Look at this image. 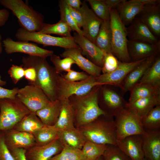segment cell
<instances>
[{"label": "cell", "instance_id": "cell-1", "mask_svg": "<svg viewBox=\"0 0 160 160\" xmlns=\"http://www.w3.org/2000/svg\"><path fill=\"white\" fill-rule=\"evenodd\" d=\"M46 58L30 56L23 57L22 65L24 68L32 67L35 68L36 80L30 85L41 89L50 101H53L57 99V80L59 74L49 64Z\"/></svg>", "mask_w": 160, "mask_h": 160}, {"label": "cell", "instance_id": "cell-2", "mask_svg": "<svg viewBox=\"0 0 160 160\" xmlns=\"http://www.w3.org/2000/svg\"><path fill=\"white\" fill-rule=\"evenodd\" d=\"M101 86L94 87L86 95H73L69 98L74 109V120L77 127L91 122L101 116L107 115L99 105Z\"/></svg>", "mask_w": 160, "mask_h": 160}, {"label": "cell", "instance_id": "cell-3", "mask_svg": "<svg viewBox=\"0 0 160 160\" xmlns=\"http://www.w3.org/2000/svg\"><path fill=\"white\" fill-rule=\"evenodd\" d=\"M114 117L105 115L87 124L77 127L88 140L99 144L117 145L116 127Z\"/></svg>", "mask_w": 160, "mask_h": 160}, {"label": "cell", "instance_id": "cell-4", "mask_svg": "<svg viewBox=\"0 0 160 160\" xmlns=\"http://www.w3.org/2000/svg\"><path fill=\"white\" fill-rule=\"evenodd\" d=\"M0 4L11 10L18 19L21 27L30 32H39L44 24L40 13L22 0H0Z\"/></svg>", "mask_w": 160, "mask_h": 160}, {"label": "cell", "instance_id": "cell-5", "mask_svg": "<svg viewBox=\"0 0 160 160\" xmlns=\"http://www.w3.org/2000/svg\"><path fill=\"white\" fill-rule=\"evenodd\" d=\"M112 54L120 61H131L127 50L126 27L120 19L115 8L110 10Z\"/></svg>", "mask_w": 160, "mask_h": 160}, {"label": "cell", "instance_id": "cell-6", "mask_svg": "<svg viewBox=\"0 0 160 160\" xmlns=\"http://www.w3.org/2000/svg\"><path fill=\"white\" fill-rule=\"evenodd\" d=\"M31 112L16 97L0 100V130L12 129Z\"/></svg>", "mask_w": 160, "mask_h": 160}, {"label": "cell", "instance_id": "cell-7", "mask_svg": "<svg viewBox=\"0 0 160 160\" xmlns=\"http://www.w3.org/2000/svg\"><path fill=\"white\" fill-rule=\"evenodd\" d=\"M107 85L97 82L96 77L89 75L87 79L78 81H70L58 76L57 99L60 100L68 99L73 95L81 96L89 92L95 87Z\"/></svg>", "mask_w": 160, "mask_h": 160}, {"label": "cell", "instance_id": "cell-8", "mask_svg": "<svg viewBox=\"0 0 160 160\" xmlns=\"http://www.w3.org/2000/svg\"><path fill=\"white\" fill-rule=\"evenodd\" d=\"M114 117L117 141L127 136L144 133L141 118L126 107L119 111Z\"/></svg>", "mask_w": 160, "mask_h": 160}, {"label": "cell", "instance_id": "cell-9", "mask_svg": "<svg viewBox=\"0 0 160 160\" xmlns=\"http://www.w3.org/2000/svg\"><path fill=\"white\" fill-rule=\"evenodd\" d=\"M15 37L19 41H32L42 45L44 47L52 46L65 49L79 47L71 37H58L39 32H30L21 27L17 31Z\"/></svg>", "mask_w": 160, "mask_h": 160}, {"label": "cell", "instance_id": "cell-10", "mask_svg": "<svg viewBox=\"0 0 160 160\" xmlns=\"http://www.w3.org/2000/svg\"><path fill=\"white\" fill-rule=\"evenodd\" d=\"M114 87L110 85L102 86L98 99L100 108L107 115L113 117L128 103L120 92Z\"/></svg>", "mask_w": 160, "mask_h": 160}, {"label": "cell", "instance_id": "cell-11", "mask_svg": "<svg viewBox=\"0 0 160 160\" xmlns=\"http://www.w3.org/2000/svg\"><path fill=\"white\" fill-rule=\"evenodd\" d=\"M16 97L29 111L34 113L51 102L42 90L30 84L19 89Z\"/></svg>", "mask_w": 160, "mask_h": 160}, {"label": "cell", "instance_id": "cell-12", "mask_svg": "<svg viewBox=\"0 0 160 160\" xmlns=\"http://www.w3.org/2000/svg\"><path fill=\"white\" fill-rule=\"evenodd\" d=\"M2 42L5 52L8 54L20 52L28 56L46 58L53 54V51L41 48L36 44L26 41H15L10 37L5 39Z\"/></svg>", "mask_w": 160, "mask_h": 160}, {"label": "cell", "instance_id": "cell-13", "mask_svg": "<svg viewBox=\"0 0 160 160\" xmlns=\"http://www.w3.org/2000/svg\"><path fill=\"white\" fill-rule=\"evenodd\" d=\"M145 59L129 62L119 61V65L116 69L109 73L101 74L96 77V81L100 83L120 88L129 73Z\"/></svg>", "mask_w": 160, "mask_h": 160}, {"label": "cell", "instance_id": "cell-14", "mask_svg": "<svg viewBox=\"0 0 160 160\" xmlns=\"http://www.w3.org/2000/svg\"><path fill=\"white\" fill-rule=\"evenodd\" d=\"M83 18L82 28L84 36L90 41L95 43V39L103 21L98 17L87 5L86 1L82 2L78 10Z\"/></svg>", "mask_w": 160, "mask_h": 160}, {"label": "cell", "instance_id": "cell-15", "mask_svg": "<svg viewBox=\"0 0 160 160\" xmlns=\"http://www.w3.org/2000/svg\"><path fill=\"white\" fill-rule=\"evenodd\" d=\"M127 47L131 61H136L159 55L160 41L152 44L128 39Z\"/></svg>", "mask_w": 160, "mask_h": 160}, {"label": "cell", "instance_id": "cell-16", "mask_svg": "<svg viewBox=\"0 0 160 160\" xmlns=\"http://www.w3.org/2000/svg\"><path fill=\"white\" fill-rule=\"evenodd\" d=\"M137 17L158 38L160 37V0L146 4Z\"/></svg>", "mask_w": 160, "mask_h": 160}, {"label": "cell", "instance_id": "cell-17", "mask_svg": "<svg viewBox=\"0 0 160 160\" xmlns=\"http://www.w3.org/2000/svg\"><path fill=\"white\" fill-rule=\"evenodd\" d=\"M3 132L5 143L9 150L15 148L27 149L36 145L33 135L11 129Z\"/></svg>", "mask_w": 160, "mask_h": 160}, {"label": "cell", "instance_id": "cell-18", "mask_svg": "<svg viewBox=\"0 0 160 160\" xmlns=\"http://www.w3.org/2000/svg\"><path fill=\"white\" fill-rule=\"evenodd\" d=\"M126 31L127 37L130 40L152 44L156 43L160 41L137 16L126 27Z\"/></svg>", "mask_w": 160, "mask_h": 160}, {"label": "cell", "instance_id": "cell-19", "mask_svg": "<svg viewBox=\"0 0 160 160\" xmlns=\"http://www.w3.org/2000/svg\"><path fill=\"white\" fill-rule=\"evenodd\" d=\"M63 146L57 139L43 146L35 145L27 149L25 156L27 160H49L59 153Z\"/></svg>", "mask_w": 160, "mask_h": 160}, {"label": "cell", "instance_id": "cell-20", "mask_svg": "<svg viewBox=\"0 0 160 160\" xmlns=\"http://www.w3.org/2000/svg\"><path fill=\"white\" fill-rule=\"evenodd\" d=\"M73 37L75 42L81 49L82 54L86 55L93 63L102 68L105 55L104 53L83 35L75 32Z\"/></svg>", "mask_w": 160, "mask_h": 160}, {"label": "cell", "instance_id": "cell-21", "mask_svg": "<svg viewBox=\"0 0 160 160\" xmlns=\"http://www.w3.org/2000/svg\"><path fill=\"white\" fill-rule=\"evenodd\" d=\"M60 56L63 58L69 57L72 59L79 68L89 75L97 77L101 74L102 68L84 57L79 47L65 49Z\"/></svg>", "mask_w": 160, "mask_h": 160}, {"label": "cell", "instance_id": "cell-22", "mask_svg": "<svg viewBox=\"0 0 160 160\" xmlns=\"http://www.w3.org/2000/svg\"><path fill=\"white\" fill-rule=\"evenodd\" d=\"M117 146L132 160H142L145 158L142 135L127 136L117 141Z\"/></svg>", "mask_w": 160, "mask_h": 160}, {"label": "cell", "instance_id": "cell-23", "mask_svg": "<svg viewBox=\"0 0 160 160\" xmlns=\"http://www.w3.org/2000/svg\"><path fill=\"white\" fill-rule=\"evenodd\" d=\"M144 130L142 135L144 157L148 160H160V129Z\"/></svg>", "mask_w": 160, "mask_h": 160}, {"label": "cell", "instance_id": "cell-24", "mask_svg": "<svg viewBox=\"0 0 160 160\" xmlns=\"http://www.w3.org/2000/svg\"><path fill=\"white\" fill-rule=\"evenodd\" d=\"M157 56H151L146 58L129 73L120 87V92L122 95L123 96L128 91H130L134 86L138 83L146 71L153 64Z\"/></svg>", "mask_w": 160, "mask_h": 160}, {"label": "cell", "instance_id": "cell-25", "mask_svg": "<svg viewBox=\"0 0 160 160\" xmlns=\"http://www.w3.org/2000/svg\"><path fill=\"white\" fill-rule=\"evenodd\" d=\"M144 6L138 0H123L115 8L121 20L126 26L132 23Z\"/></svg>", "mask_w": 160, "mask_h": 160}, {"label": "cell", "instance_id": "cell-26", "mask_svg": "<svg viewBox=\"0 0 160 160\" xmlns=\"http://www.w3.org/2000/svg\"><path fill=\"white\" fill-rule=\"evenodd\" d=\"M61 106L58 120L53 126H49L57 131L75 127L73 108L69 98L60 100Z\"/></svg>", "mask_w": 160, "mask_h": 160}, {"label": "cell", "instance_id": "cell-27", "mask_svg": "<svg viewBox=\"0 0 160 160\" xmlns=\"http://www.w3.org/2000/svg\"><path fill=\"white\" fill-rule=\"evenodd\" d=\"M159 105H160V91L132 103H127L126 107L141 118L154 107Z\"/></svg>", "mask_w": 160, "mask_h": 160}, {"label": "cell", "instance_id": "cell-28", "mask_svg": "<svg viewBox=\"0 0 160 160\" xmlns=\"http://www.w3.org/2000/svg\"><path fill=\"white\" fill-rule=\"evenodd\" d=\"M57 132V139L63 146L81 150L87 140L78 128L75 127Z\"/></svg>", "mask_w": 160, "mask_h": 160}, {"label": "cell", "instance_id": "cell-29", "mask_svg": "<svg viewBox=\"0 0 160 160\" xmlns=\"http://www.w3.org/2000/svg\"><path fill=\"white\" fill-rule=\"evenodd\" d=\"M61 106V101L57 99L51 101L47 105L35 113L45 125L53 126L58 120Z\"/></svg>", "mask_w": 160, "mask_h": 160}, {"label": "cell", "instance_id": "cell-30", "mask_svg": "<svg viewBox=\"0 0 160 160\" xmlns=\"http://www.w3.org/2000/svg\"><path fill=\"white\" fill-rule=\"evenodd\" d=\"M111 40V31L110 20L103 21L96 37L95 44L105 55L112 54Z\"/></svg>", "mask_w": 160, "mask_h": 160}, {"label": "cell", "instance_id": "cell-31", "mask_svg": "<svg viewBox=\"0 0 160 160\" xmlns=\"http://www.w3.org/2000/svg\"><path fill=\"white\" fill-rule=\"evenodd\" d=\"M45 126L35 113L31 112L16 124L12 129L32 134Z\"/></svg>", "mask_w": 160, "mask_h": 160}, {"label": "cell", "instance_id": "cell-32", "mask_svg": "<svg viewBox=\"0 0 160 160\" xmlns=\"http://www.w3.org/2000/svg\"><path fill=\"white\" fill-rule=\"evenodd\" d=\"M137 84H148L154 87H160V54L146 71Z\"/></svg>", "mask_w": 160, "mask_h": 160}, {"label": "cell", "instance_id": "cell-33", "mask_svg": "<svg viewBox=\"0 0 160 160\" xmlns=\"http://www.w3.org/2000/svg\"><path fill=\"white\" fill-rule=\"evenodd\" d=\"M130 91L131 92L128 104L160 91V87H154L148 84H137Z\"/></svg>", "mask_w": 160, "mask_h": 160}, {"label": "cell", "instance_id": "cell-34", "mask_svg": "<svg viewBox=\"0 0 160 160\" xmlns=\"http://www.w3.org/2000/svg\"><path fill=\"white\" fill-rule=\"evenodd\" d=\"M72 30L65 23L60 20L57 23L53 24L44 23L39 32L44 34H55L63 37H71Z\"/></svg>", "mask_w": 160, "mask_h": 160}, {"label": "cell", "instance_id": "cell-35", "mask_svg": "<svg viewBox=\"0 0 160 160\" xmlns=\"http://www.w3.org/2000/svg\"><path fill=\"white\" fill-rule=\"evenodd\" d=\"M141 120L144 129H160V105L154 107Z\"/></svg>", "mask_w": 160, "mask_h": 160}, {"label": "cell", "instance_id": "cell-36", "mask_svg": "<svg viewBox=\"0 0 160 160\" xmlns=\"http://www.w3.org/2000/svg\"><path fill=\"white\" fill-rule=\"evenodd\" d=\"M32 134L38 146L46 145L57 139V131L46 125Z\"/></svg>", "mask_w": 160, "mask_h": 160}, {"label": "cell", "instance_id": "cell-37", "mask_svg": "<svg viewBox=\"0 0 160 160\" xmlns=\"http://www.w3.org/2000/svg\"><path fill=\"white\" fill-rule=\"evenodd\" d=\"M107 146L87 140L81 151L87 160H94L103 155Z\"/></svg>", "mask_w": 160, "mask_h": 160}, {"label": "cell", "instance_id": "cell-38", "mask_svg": "<svg viewBox=\"0 0 160 160\" xmlns=\"http://www.w3.org/2000/svg\"><path fill=\"white\" fill-rule=\"evenodd\" d=\"M49 160H87L81 150L63 146L62 151Z\"/></svg>", "mask_w": 160, "mask_h": 160}, {"label": "cell", "instance_id": "cell-39", "mask_svg": "<svg viewBox=\"0 0 160 160\" xmlns=\"http://www.w3.org/2000/svg\"><path fill=\"white\" fill-rule=\"evenodd\" d=\"M59 11L60 14V20L67 23L72 31L83 35L82 30L79 28L72 18L69 12L68 5L64 0L59 1Z\"/></svg>", "mask_w": 160, "mask_h": 160}, {"label": "cell", "instance_id": "cell-40", "mask_svg": "<svg viewBox=\"0 0 160 160\" xmlns=\"http://www.w3.org/2000/svg\"><path fill=\"white\" fill-rule=\"evenodd\" d=\"M91 9L95 14L103 21L110 20V9L103 0H87Z\"/></svg>", "mask_w": 160, "mask_h": 160}, {"label": "cell", "instance_id": "cell-41", "mask_svg": "<svg viewBox=\"0 0 160 160\" xmlns=\"http://www.w3.org/2000/svg\"><path fill=\"white\" fill-rule=\"evenodd\" d=\"M51 61L54 66V68L57 73L65 71L68 72L71 69L72 65L75 64L74 61L69 57L61 59L59 56L53 54L50 56Z\"/></svg>", "mask_w": 160, "mask_h": 160}, {"label": "cell", "instance_id": "cell-42", "mask_svg": "<svg viewBox=\"0 0 160 160\" xmlns=\"http://www.w3.org/2000/svg\"><path fill=\"white\" fill-rule=\"evenodd\" d=\"M103 160H132L117 145H108L102 156Z\"/></svg>", "mask_w": 160, "mask_h": 160}, {"label": "cell", "instance_id": "cell-43", "mask_svg": "<svg viewBox=\"0 0 160 160\" xmlns=\"http://www.w3.org/2000/svg\"><path fill=\"white\" fill-rule=\"evenodd\" d=\"M119 62V61L113 54H105L102 68L103 73H109L114 70L118 67Z\"/></svg>", "mask_w": 160, "mask_h": 160}, {"label": "cell", "instance_id": "cell-44", "mask_svg": "<svg viewBox=\"0 0 160 160\" xmlns=\"http://www.w3.org/2000/svg\"><path fill=\"white\" fill-rule=\"evenodd\" d=\"M8 73L13 82L16 84L24 76L25 68L22 65L18 66L13 64Z\"/></svg>", "mask_w": 160, "mask_h": 160}, {"label": "cell", "instance_id": "cell-45", "mask_svg": "<svg viewBox=\"0 0 160 160\" xmlns=\"http://www.w3.org/2000/svg\"><path fill=\"white\" fill-rule=\"evenodd\" d=\"M67 73L61 75L65 80L70 81H78L84 80L87 78L90 75L84 71L79 72L71 69Z\"/></svg>", "mask_w": 160, "mask_h": 160}, {"label": "cell", "instance_id": "cell-46", "mask_svg": "<svg viewBox=\"0 0 160 160\" xmlns=\"http://www.w3.org/2000/svg\"><path fill=\"white\" fill-rule=\"evenodd\" d=\"M0 160H15L5 144L3 132L0 130Z\"/></svg>", "mask_w": 160, "mask_h": 160}, {"label": "cell", "instance_id": "cell-47", "mask_svg": "<svg viewBox=\"0 0 160 160\" xmlns=\"http://www.w3.org/2000/svg\"><path fill=\"white\" fill-rule=\"evenodd\" d=\"M18 89L17 87H15L12 89H8L0 86V100L5 98H15Z\"/></svg>", "mask_w": 160, "mask_h": 160}, {"label": "cell", "instance_id": "cell-48", "mask_svg": "<svg viewBox=\"0 0 160 160\" xmlns=\"http://www.w3.org/2000/svg\"><path fill=\"white\" fill-rule=\"evenodd\" d=\"M68 6L70 13L78 26L81 29L83 23V18L80 13L77 10Z\"/></svg>", "mask_w": 160, "mask_h": 160}, {"label": "cell", "instance_id": "cell-49", "mask_svg": "<svg viewBox=\"0 0 160 160\" xmlns=\"http://www.w3.org/2000/svg\"><path fill=\"white\" fill-rule=\"evenodd\" d=\"M25 68L24 77L28 81V84H31L36 81V73L35 69L32 67H29Z\"/></svg>", "mask_w": 160, "mask_h": 160}, {"label": "cell", "instance_id": "cell-50", "mask_svg": "<svg viewBox=\"0 0 160 160\" xmlns=\"http://www.w3.org/2000/svg\"><path fill=\"white\" fill-rule=\"evenodd\" d=\"M9 151L15 160H27L25 156V149L15 148Z\"/></svg>", "mask_w": 160, "mask_h": 160}, {"label": "cell", "instance_id": "cell-51", "mask_svg": "<svg viewBox=\"0 0 160 160\" xmlns=\"http://www.w3.org/2000/svg\"><path fill=\"white\" fill-rule=\"evenodd\" d=\"M9 16V12L5 9H0V27L4 26L8 20Z\"/></svg>", "mask_w": 160, "mask_h": 160}, {"label": "cell", "instance_id": "cell-52", "mask_svg": "<svg viewBox=\"0 0 160 160\" xmlns=\"http://www.w3.org/2000/svg\"><path fill=\"white\" fill-rule=\"evenodd\" d=\"M67 5L71 7L78 10L80 8L82 2L80 0H64Z\"/></svg>", "mask_w": 160, "mask_h": 160}, {"label": "cell", "instance_id": "cell-53", "mask_svg": "<svg viewBox=\"0 0 160 160\" xmlns=\"http://www.w3.org/2000/svg\"><path fill=\"white\" fill-rule=\"evenodd\" d=\"M123 0H103L109 8L111 9L115 7Z\"/></svg>", "mask_w": 160, "mask_h": 160}, {"label": "cell", "instance_id": "cell-54", "mask_svg": "<svg viewBox=\"0 0 160 160\" xmlns=\"http://www.w3.org/2000/svg\"><path fill=\"white\" fill-rule=\"evenodd\" d=\"M159 0H138V1L143 5L152 4L155 3Z\"/></svg>", "mask_w": 160, "mask_h": 160}, {"label": "cell", "instance_id": "cell-55", "mask_svg": "<svg viewBox=\"0 0 160 160\" xmlns=\"http://www.w3.org/2000/svg\"><path fill=\"white\" fill-rule=\"evenodd\" d=\"M2 37L0 34V54H1L2 52Z\"/></svg>", "mask_w": 160, "mask_h": 160}, {"label": "cell", "instance_id": "cell-56", "mask_svg": "<svg viewBox=\"0 0 160 160\" xmlns=\"http://www.w3.org/2000/svg\"><path fill=\"white\" fill-rule=\"evenodd\" d=\"M7 84V82L5 81L2 80L1 79L0 76V86H2L5 85Z\"/></svg>", "mask_w": 160, "mask_h": 160}, {"label": "cell", "instance_id": "cell-57", "mask_svg": "<svg viewBox=\"0 0 160 160\" xmlns=\"http://www.w3.org/2000/svg\"><path fill=\"white\" fill-rule=\"evenodd\" d=\"M94 160H103V156H101Z\"/></svg>", "mask_w": 160, "mask_h": 160}, {"label": "cell", "instance_id": "cell-58", "mask_svg": "<svg viewBox=\"0 0 160 160\" xmlns=\"http://www.w3.org/2000/svg\"><path fill=\"white\" fill-rule=\"evenodd\" d=\"M142 160H148V159H146V158H143Z\"/></svg>", "mask_w": 160, "mask_h": 160}]
</instances>
